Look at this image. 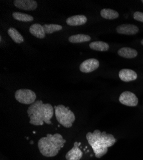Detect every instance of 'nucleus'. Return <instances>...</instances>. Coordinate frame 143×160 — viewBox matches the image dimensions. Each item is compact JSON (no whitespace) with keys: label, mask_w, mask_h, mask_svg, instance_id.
<instances>
[{"label":"nucleus","mask_w":143,"mask_h":160,"mask_svg":"<svg viewBox=\"0 0 143 160\" xmlns=\"http://www.w3.org/2000/svg\"><path fill=\"white\" fill-rule=\"evenodd\" d=\"M86 138L97 158H101L107 154L108 148L114 145L116 142L112 135L109 134L105 131L101 132L98 129L94 130L93 132H87Z\"/></svg>","instance_id":"nucleus-1"},{"label":"nucleus","mask_w":143,"mask_h":160,"mask_svg":"<svg viewBox=\"0 0 143 160\" xmlns=\"http://www.w3.org/2000/svg\"><path fill=\"white\" fill-rule=\"evenodd\" d=\"M30 123L35 126H43L44 122L51 124V118L54 113L53 106L50 104H44L42 101H36L27 110Z\"/></svg>","instance_id":"nucleus-2"},{"label":"nucleus","mask_w":143,"mask_h":160,"mask_svg":"<svg viewBox=\"0 0 143 160\" xmlns=\"http://www.w3.org/2000/svg\"><path fill=\"white\" fill-rule=\"evenodd\" d=\"M66 140L59 133L54 135L48 134L38 142V148L40 152L45 157H54L58 154L59 151L64 146Z\"/></svg>","instance_id":"nucleus-3"},{"label":"nucleus","mask_w":143,"mask_h":160,"mask_svg":"<svg viewBox=\"0 0 143 160\" xmlns=\"http://www.w3.org/2000/svg\"><path fill=\"white\" fill-rule=\"evenodd\" d=\"M54 108L55 110V117L59 124L66 128L72 127L73 123L75 121V116L69 107L60 104L55 106Z\"/></svg>","instance_id":"nucleus-4"},{"label":"nucleus","mask_w":143,"mask_h":160,"mask_svg":"<svg viewBox=\"0 0 143 160\" xmlns=\"http://www.w3.org/2000/svg\"><path fill=\"white\" fill-rule=\"evenodd\" d=\"M16 99L24 104H32L36 101L35 93L29 89H19L15 93Z\"/></svg>","instance_id":"nucleus-5"},{"label":"nucleus","mask_w":143,"mask_h":160,"mask_svg":"<svg viewBox=\"0 0 143 160\" xmlns=\"http://www.w3.org/2000/svg\"><path fill=\"white\" fill-rule=\"evenodd\" d=\"M120 102L125 106H136L138 104V99L134 93L125 91L120 95L119 98Z\"/></svg>","instance_id":"nucleus-6"},{"label":"nucleus","mask_w":143,"mask_h":160,"mask_svg":"<svg viewBox=\"0 0 143 160\" xmlns=\"http://www.w3.org/2000/svg\"><path fill=\"white\" fill-rule=\"evenodd\" d=\"M100 66L99 61L95 58H90L83 62L80 65V70L84 73L91 72L96 70Z\"/></svg>","instance_id":"nucleus-7"},{"label":"nucleus","mask_w":143,"mask_h":160,"mask_svg":"<svg viewBox=\"0 0 143 160\" xmlns=\"http://www.w3.org/2000/svg\"><path fill=\"white\" fill-rule=\"evenodd\" d=\"M14 5L21 10H35L37 7V3L33 0H15Z\"/></svg>","instance_id":"nucleus-8"},{"label":"nucleus","mask_w":143,"mask_h":160,"mask_svg":"<svg viewBox=\"0 0 143 160\" xmlns=\"http://www.w3.org/2000/svg\"><path fill=\"white\" fill-rule=\"evenodd\" d=\"M81 142H74L73 148L68 152L66 155L67 160H80L82 156L83 152L79 148Z\"/></svg>","instance_id":"nucleus-9"},{"label":"nucleus","mask_w":143,"mask_h":160,"mask_svg":"<svg viewBox=\"0 0 143 160\" xmlns=\"http://www.w3.org/2000/svg\"><path fill=\"white\" fill-rule=\"evenodd\" d=\"M116 31L120 34L135 35L138 33L139 28L134 24H125L118 26L116 28Z\"/></svg>","instance_id":"nucleus-10"},{"label":"nucleus","mask_w":143,"mask_h":160,"mask_svg":"<svg viewBox=\"0 0 143 160\" xmlns=\"http://www.w3.org/2000/svg\"><path fill=\"white\" fill-rule=\"evenodd\" d=\"M119 77L125 82H130L135 80L137 78V73L133 70L123 69L119 72Z\"/></svg>","instance_id":"nucleus-11"},{"label":"nucleus","mask_w":143,"mask_h":160,"mask_svg":"<svg viewBox=\"0 0 143 160\" xmlns=\"http://www.w3.org/2000/svg\"><path fill=\"white\" fill-rule=\"evenodd\" d=\"M87 19L85 16L83 15H76L68 18L66 19V23L69 26H81L86 23Z\"/></svg>","instance_id":"nucleus-12"},{"label":"nucleus","mask_w":143,"mask_h":160,"mask_svg":"<svg viewBox=\"0 0 143 160\" xmlns=\"http://www.w3.org/2000/svg\"><path fill=\"white\" fill-rule=\"evenodd\" d=\"M30 33L34 37L38 38H43L45 37V31L43 26L40 24H32L29 29Z\"/></svg>","instance_id":"nucleus-13"},{"label":"nucleus","mask_w":143,"mask_h":160,"mask_svg":"<svg viewBox=\"0 0 143 160\" xmlns=\"http://www.w3.org/2000/svg\"><path fill=\"white\" fill-rule=\"evenodd\" d=\"M118 55L125 58H134L137 56V51L130 48H122L118 51Z\"/></svg>","instance_id":"nucleus-14"},{"label":"nucleus","mask_w":143,"mask_h":160,"mask_svg":"<svg viewBox=\"0 0 143 160\" xmlns=\"http://www.w3.org/2000/svg\"><path fill=\"white\" fill-rule=\"evenodd\" d=\"M101 16L106 19H115L119 17V13L109 8H104L102 9L100 12Z\"/></svg>","instance_id":"nucleus-15"},{"label":"nucleus","mask_w":143,"mask_h":160,"mask_svg":"<svg viewBox=\"0 0 143 160\" xmlns=\"http://www.w3.org/2000/svg\"><path fill=\"white\" fill-rule=\"evenodd\" d=\"M90 36L84 34H77L71 35L69 37V41L71 43H82L90 41Z\"/></svg>","instance_id":"nucleus-16"},{"label":"nucleus","mask_w":143,"mask_h":160,"mask_svg":"<svg viewBox=\"0 0 143 160\" xmlns=\"http://www.w3.org/2000/svg\"><path fill=\"white\" fill-rule=\"evenodd\" d=\"M89 47L93 50L98 51H107L109 49V45L107 43L102 41L93 42L90 43Z\"/></svg>","instance_id":"nucleus-17"},{"label":"nucleus","mask_w":143,"mask_h":160,"mask_svg":"<svg viewBox=\"0 0 143 160\" xmlns=\"http://www.w3.org/2000/svg\"><path fill=\"white\" fill-rule=\"evenodd\" d=\"M8 33L13 41L17 44H21L24 41L23 37L14 28H10L8 30Z\"/></svg>","instance_id":"nucleus-18"},{"label":"nucleus","mask_w":143,"mask_h":160,"mask_svg":"<svg viewBox=\"0 0 143 160\" xmlns=\"http://www.w3.org/2000/svg\"><path fill=\"white\" fill-rule=\"evenodd\" d=\"M12 16L14 18V19L18 20L19 21L31 22L33 21V18L32 16L27 14H24V13L21 12H13Z\"/></svg>","instance_id":"nucleus-19"},{"label":"nucleus","mask_w":143,"mask_h":160,"mask_svg":"<svg viewBox=\"0 0 143 160\" xmlns=\"http://www.w3.org/2000/svg\"><path fill=\"white\" fill-rule=\"evenodd\" d=\"M44 31L46 33L51 34L55 32L60 31L62 29V26L58 24H44L43 26Z\"/></svg>","instance_id":"nucleus-20"},{"label":"nucleus","mask_w":143,"mask_h":160,"mask_svg":"<svg viewBox=\"0 0 143 160\" xmlns=\"http://www.w3.org/2000/svg\"><path fill=\"white\" fill-rule=\"evenodd\" d=\"M134 18L137 21L143 22V12H135L134 14Z\"/></svg>","instance_id":"nucleus-21"},{"label":"nucleus","mask_w":143,"mask_h":160,"mask_svg":"<svg viewBox=\"0 0 143 160\" xmlns=\"http://www.w3.org/2000/svg\"><path fill=\"white\" fill-rule=\"evenodd\" d=\"M141 44L143 45V39L142 40V41H141Z\"/></svg>","instance_id":"nucleus-22"},{"label":"nucleus","mask_w":143,"mask_h":160,"mask_svg":"<svg viewBox=\"0 0 143 160\" xmlns=\"http://www.w3.org/2000/svg\"><path fill=\"white\" fill-rule=\"evenodd\" d=\"M142 3H143V0H142Z\"/></svg>","instance_id":"nucleus-23"}]
</instances>
